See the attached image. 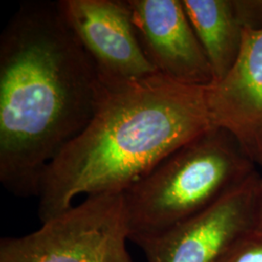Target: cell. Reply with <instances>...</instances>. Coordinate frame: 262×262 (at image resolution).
I'll return each instance as SVG.
<instances>
[{"label": "cell", "mask_w": 262, "mask_h": 262, "mask_svg": "<svg viewBox=\"0 0 262 262\" xmlns=\"http://www.w3.org/2000/svg\"><path fill=\"white\" fill-rule=\"evenodd\" d=\"M221 262H262V236L247 237Z\"/></svg>", "instance_id": "10"}, {"label": "cell", "mask_w": 262, "mask_h": 262, "mask_svg": "<svg viewBox=\"0 0 262 262\" xmlns=\"http://www.w3.org/2000/svg\"><path fill=\"white\" fill-rule=\"evenodd\" d=\"M256 235L262 236V175L259 183V194H258V206H257V215H256V224L255 231Z\"/></svg>", "instance_id": "12"}, {"label": "cell", "mask_w": 262, "mask_h": 262, "mask_svg": "<svg viewBox=\"0 0 262 262\" xmlns=\"http://www.w3.org/2000/svg\"><path fill=\"white\" fill-rule=\"evenodd\" d=\"M238 18L244 29L261 30L262 0H234Z\"/></svg>", "instance_id": "11"}, {"label": "cell", "mask_w": 262, "mask_h": 262, "mask_svg": "<svg viewBox=\"0 0 262 262\" xmlns=\"http://www.w3.org/2000/svg\"><path fill=\"white\" fill-rule=\"evenodd\" d=\"M256 165L257 166H259V167H261L262 168V150L261 154H260V156H259V159L257 160V163H256Z\"/></svg>", "instance_id": "13"}, {"label": "cell", "mask_w": 262, "mask_h": 262, "mask_svg": "<svg viewBox=\"0 0 262 262\" xmlns=\"http://www.w3.org/2000/svg\"><path fill=\"white\" fill-rule=\"evenodd\" d=\"M206 100L213 125L230 131L256 164L262 150V29L244 30L235 66L206 88Z\"/></svg>", "instance_id": "8"}, {"label": "cell", "mask_w": 262, "mask_h": 262, "mask_svg": "<svg viewBox=\"0 0 262 262\" xmlns=\"http://www.w3.org/2000/svg\"><path fill=\"white\" fill-rule=\"evenodd\" d=\"M123 193L84 197L37 230L0 240V262H134Z\"/></svg>", "instance_id": "4"}, {"label": "cell", "mask_w": 262, "mask_h": 262, "mask_svg": "<svg viewBox=\"0 0 262 262\" xmlns=\"http://www.w3.org/2000/svg\"><path fill=\"white\" fill-rule=\"evenodd\" d=\"M187 17L212 67L215 81L224 80L243 46V26L234 0H183Z\"/></svg>", "instance_id": "9"}, {"label": "cell", "mask_w": 262, "mask_h": 262, "mask_svg": "<svg viewBox=\"0 0 262 262\" xmlns=\"http://www.w3.org/2000/svg\"><path fill=\"white\" fill-rule=\"evenodd\" d=\"M256 173L234 135L211 126L122 192L131 242L205 211Z\"/></svg>", "instance_id": "3"}, {"label": "cell", "mask_w": 262, "mask_h": 262, "mask_svg": "<svg viewBox=\"0 0 262 262\" xmlns=\"http://www.w3.org/2000/svg\"><path fill=\"white\" fill-rule=\"evenodd\" d=\"M57 4L106 88L159 73L142 48L126 0H59Z\"/></svg>", "instance_id": "6"}, {"label": "cell", "mask_w": 262, "mask_h": 262, "mask_svg": "<svg viewBox=\"0 0 262 262\" xmlns=\"http://www.w3.org/2000/svg\"><path fill=\"white\" fill-rule=\"evenodd\" d=\"M211 126L206 88L159 73L105 86L92 121L43 175L37 197L41 223L70 209L81 195L124 192Z\"/></svg>", "instance_id": "2"}, {"label": "cell", "mask_w": 262, "mask_h": 262, "mask_svg": "<svg viewBox=\"0 0 262 262\" xmlns=\"http://www.w3.org/2000/svg\"><path fill=\"white\" fill-rule=\"evenodd\" d=\"M142 48L159 74L208 88L215 78L183 0H126Z\"/></svg>", "instance_id": "7"}, {"label": "cell", "mask_w": 262, "mask_h": 262, "mask_svg": "<svg viewBox=\"0 0 262 262\" xmlns=\"http://www.w3.org/2000/svg\"><path fill=\"white\" fill-rule=\"evenodd\" d=\"M254 174L213 206L167 230L137 239L147 262H221L255 231L259 183Z\"/></svg>", "instance_id": "5"}, {"label": "cell", "mask_w": 262, "mask_h": 262, "mask_svg": "<svg viewBox=\"0 0 262 262\" xmlns=\"http://www.w3.org/2000/svg\"><path fill=\"white\" fill-rule=\"evenodd\" d=\"M104 85L57 2H26L0 36V182L38 197L49 164L92 121Z\"/></svg>", "instance_id": "1"}]
</instances>
